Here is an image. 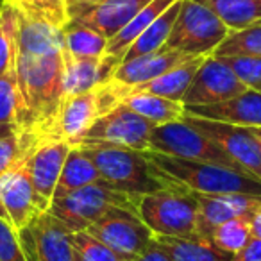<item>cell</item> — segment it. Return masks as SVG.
<instances>
[{"instance_id":"3957f363","label":"cell","mask_w":261,"mask_h":261,"mask_svg":"<svg viewBox=\"0 0 261 261\" xmlns=\"http://www.w3.org/2000/svg\"><path fill=\"white\" fill-rule=\"evenodd\" d=\"M83 149L98 168L102 181L113 190L142 197L147 193L161 192V190L181 188V186L170 185L158 175L145 150L100 145H86Z\"/></svg>"},{"instance_id":"5b68a950","label":"cell","mask_w":261,"mask_h":261,"mask_svg":"<svg viewBox=\"0 0 261 261\" xmlns=\"http://www.w3.org/2000/svg\"><path fill=\"white\" fill-rule=\"evenodd\" d=\"M138 217L154 236H197L199 200L186 188H168L147 193L138 200Z\"/></svg>"},{"instance_id":"d590c367","label":"cell","mask_w":261,"mask_h":261,"mask_svg":"<svg viewBox=\"0 0 261 261\" xmlns=\"http://www.w3.org/2000/svg\"><path fill=\"white\" fill-rule=\"evenodd\" d=\"M225 65L231 66L238 79L250 90H257L261 86V58L257 56H229L220 58Z\"/></svg>"},{"instance_id":"4dcf8cb0","label":"cell","mask_w":261,"mask_h":261,"mask_svg":"<svg viewBox=\"0 0 261 261\" xmlns=\"http://www.w3.org/2000/svg\"><path fill=\"white\" fill-rule=\"evenodd\" d=\"M250 238H252V232H250L249 215L224 222L211 234L213 245L229 256H234L236 252H240L249 243Z\"/></svg>"},{"instance_id":"d4e9b609","label":"cell","mask_w":261,"mask_h":261,"mask_svg":"<svg viewBox=\"0 0 261 261\" xmlns=\"http://www.w3.org/2000/svg\"><path fill=\"white\" fill-rule=\"evenodd\" d=\"M156 242L168 254L170 261H231V256L213 245L210 238L190 236V238H172L156 236Z\"/></svg>"},{"instance_id":"e575fe53","label":"cell","mask_w":261,"mask_h":261,"mask_svg":"<svg viewBox=\"0 0 261 261\" xmlns=\"http://www.w3.org/2000/svg\"><path fill=\"white\" fill-rule=\"evenodd\" d=\"M73 249L81 261H123L113 249L104 242L95 238L88 231H77L72 234Z\"/></svg>"},{"instance_id":"484cf974","label":"cell","mask_w":261,"mask_h":261,"mask_svg":"<svg viewBox=\"0 0 261 261\" xmlns=\"http://www.w3.org/2000/svg\"><path fill=\"white\" fill-rule=\"evenodd\" d=\"M98 182H104L102 175L98 172V168L95 167L93 161L90 160V156L86 154V150L83 147H72V150L66 156L56 193L72 192V190H79L90 185H98Z\"/></svg>"},{"instance_id":"ee69618b","label":"cell","mask_w":261,"mask_h":261,"mask_svg":"<svg viewBox=\"0 0 261 261\" xmlns=\"http://www.w3.org/2000/svg\"><path fill=\"white\" fill-rule=\"evenodd\" d=\"M257 91H261V86H259V88H257Z\"/></svg>"},{"instance_id":"603a6c76","label":"cell","mask_w":261,"mask_h":261,"mask_svg":"<svg viewBox=\"0 0 261 261\" xmlns=\"http://www.w3.org/2000/svg\"><path fill=\"white\" fill-rule=\"evenodd\" d=\"M175 2H179V0H150L149 4H147L135 18L130 20L118 34H115V36L108 41L106 56L122 61L125 52L129 50V47L133 45V41H135L150 23L156 22L170 6H174Z\"/></svg>"},{"instance_id":"d6a6232c","label":"cell","mask_w":261,"mask_h":261,"mask_svg":"<svg viewBox=\"0 0 261 261\" xmlns=\"http://www.w3.org/2000/svg\"><path fill=\"white\" fill-rule=\"evenodd\" d=\"M20 13L65 29L70 22L66 0H11Z\"/></svg>"},{"instance_id":"8d00e7d4","label":"cell","mask_w":261,"mask_h":261,"mask_svg":"<svg viewBox=\"0 0 261 261\" xmlns=\"http://www.w3.org/2000/svg\"><path fill=\"white\" fill-rule=\"evenodd\" d=\"M0 261H27L18 231L4 218H0Z\"/></svg>"},{"instance_id":"9c48e42d","label":"cell","mask_w":261,"mask_h":261,"mask_svg":"<svg viewBox=\"0 0 261 261\" xmlns=\"http://www.w3.org/2000/svg\"><path fill=\"white\" fill-rule=\"evenodd\" d=\"M154 123L140 116L127 106L120 104L97 120L77 147H125L135 150L150 149Z\"/></svg>"},{"instance_id":"4316f807","label":"cell","mask_w":261,"mask_h":261,"mask_svg":"<svg viewBox=\"0 0 261 261\" xmlns=\"http://www.w3.org/2000/svg\"><path fill=\"white\" fill-rule=\"evenodd\" d=\"M181 4H182V0L175 2L174 6H170V8L156 20V22L150 23V25L133 41V45H130L129 50L125 52L122 61L140 58V56H145V54H149V52H154V50H158V48L165 47L172 29H174V23H175V20H177L179 11H181Z\"/></svg>"},{"instance_id":"e0dca14e","label":"cell","mask_w":261,"mask_h":261,"mask_svg":"<svg viewBox=\"0 0 261 261\" xmlns=\"http://www.w3.org/2000/svg\"><path fill=\"white\" fill-rule=\"evenodd\" d=\"M150 0H102L95 6L70 9V22L93 27L111 40L130 20L135 18Z\"/></svg>"},{"instance_id":"f546056e","label":"cell","mask_w":261,"mask_h":261,"mask_svg":"<svg viewBox=\"0 0 261 261\" xmlns=\"http://www.w3.org/2000/svg\"><path fill=\"white\" fill-rule=\"evenodd\" d=\"M108 38L93 27L68 22L65 27V48L73 58H102L108 48Z\"/></svg>"},{"instance_id":"83f0119b","label":"cell","mask_w":261,"mask_h":261,"mask_svg":"<svg viewBox=\"0 0 261 261\" xmlns=\"http://www.w3.org/2000/svg\"><path fill=\"white\" fill-rule=\"evenodd\" d=\"M213 9L231 33L261 22V0H199Z\"/></svg>"},{"instance_id":"7bdbcfd3","label":"cell","mask_w":261,"mask_h":261,"mask_svg":"<svg viewBox=\"0 0 261 261\" xmlns=\"http://www.w3.org/2000/svg\"><path fill=\"white\" fill-rule=\"evenodd\" d=\"M2 2H4V0H0V6H2Z\"/></svg>"},{"instance_id":"cb8c5ba5","label":"cell","mask_w":261,"mask_h":261,"mask_svg":"<svg viewBox=\"0 0 261 261\" xmlns=\"http://www.w3.org/2000/svg\"><path fill=\"white\" fill-rule=\"evenodd\" d=\"M122 104L127 106L129 109H133L135 113H138L140 116L149 120L154 125L179 122L186 115V108L182 102L160 97V95L145 93V91L129 93L123 98Z\"/></svg>"},{"instance_id":"2e32d148","label":"cell","mask_w":261,"mask_h":261,"mask_svg":"<svg viewBox=\"0 0 261 261\" xmlns=\"http://www.w3.org/2000/svg\"><path fill=\"white\" fill-rule=\"evenodd\" d=\"M199 200V217H197V236L210 238L220 224L238 217H247L261 207V197L245 193H218L206 195L195 193Z\"/></svg>"},{"instance_id":"8992f818","label":"cell","mask_w":261,"mask_h":261,"mask_svg":"<svg viewBox=\"0 0 261 261\" xmlns=\"http://www.w3.org/2000/svg\"><path fill=\"white\" fill-rule=\"evenodd\" d=\"M229 33L225 23L206 4L199 0H182L167 47L186 56H213Z\"/></svg>"},{"instance_id":"44dd1931","label":"cell","mask_w":261,"mask_h":261,"mask_svg":"<svg viewBox=\"0 0 261 261\" xmlns=\"http://www.w3.org/2000/svg\"><path fill=\"white\" fill-rule=\"evenodd\" d=\"M207 58H210V56H192V58L181 61L179 65L172 66L170 70L161 73V75L156 77V79L127 90V95L138 93V91H145V93L160 95V97L182 102L190 84H192L193 77H195V73L199 72V68L202 66V63L206 61Z\"/></svg>"},{"instance_id":"60d3db41","label":"cell","mask_w":261,"mask_h":261,"mask_svg":"<svg viewBox=\"0 0 261 261\" xmlns=\"http://www.w3.org/2000/svg\"><path fill=\"white\" fill-rule=\"evenodd\" d=\"M102 2V0H66V8L70 9H75V8H86V6H95Z\"/></svg>"},{"instance_id":"836d02e7","label":"cell","mask_w":261,"mask_h":261,"mask_svg":"<svg viewBox=\"0 0 261 261\" xmlns=\"http://www.w3.org/2000/svg\"><path fill=\"white\" fill-rule=\"evenodd\" d=\"M38 142L40 140L31 133L2 136L0 138V177L13 167H16L20 161L27 160V156L36 147Z\"/></svg>"},{"instance_id":"f35d334b","label":"cell","mask_w":261,"mask_h":261,"mask_svg":"<svg viewBox=\"0 0 261 261\" xmlns=\"http://www.w3.org/2000/svg\"><path fill=\"white\" fill-rule=\"evenodd\" d=\"M135 261H170V257H168V254L161 249L160 243H158L156 238H154V242L147 247L145 252L140 254Z\"/></svg>"},{"instance_id":"f1b7e54d","label":"cell","mask_w":261,"mask_h":261,"mask_svg":"<svg viewBox=\"0 0 261 261\" xmlns=\"http://www.w3.org/2000/svg\"><path fill=\"white\" fill-rule=\"evenodd\" d=\"M18 58V9L11 0L0 6V77L16 70Z\"/></svg>"},{"instance_id":"52a82bcc","label":"cell","mask_w":261,"mask_h":261,"mask_svg":"<svg viewBox=\"0 0 261 261\" xmlns=\"http://www.w3.org/2000/svg\"><path fill=\"white\" fill-rule=\"evenodd\" d=\"M149 150L188 161L220 165V167H227L232 170L249 174L242 165H238L229 154H225L220 149V145H217L213 140L207 138L206 135H202L200 130H197L185 120L154 127L152 135H150Z\"/></svg>"},{"instance_id":"ab89813d","label":"cell","mask_w":261,"mask_h":261,"mask_svg":"<svg viewBox=\"0 0 261 261\" xmlns=\"http://www.w3.org/2000/svg\"><path fill=\"white\" fill-rule=\"evenodd\" d=\"M250 222V232H252V238L261 240V207H257L256 211L249 215Z\"/></svg>"},{"instance_id":"9a60e30c","label":"cell","mask_w":261,"mask_h":261,"mask_svg":"<svg viewBox=\"0 0 261 261\" xmlns=\"http://www.w3.org/2000/svg\"><path fill=\"white\" fill-rule=\"evenodd\" d=\"M0 206L4 211V220H8L18 232L29 227L31 222L41 213L27 160L20 161L0 177Z\"/></svg>"},{"instance_id":"ac0fdd59","label":"cell","mask_w":261,"mask_h":261,"mask_svg":"<svg viewBox=\"0 0 261 261\" xmlns=\"http://www.w3.org/2000/svg\"><path fill=\"white\" fill-rule=\"evenodd\" d=\"M188 58H192V56H186L182 52H177L165 45V47L158 48L154 52H149L145 56L127 59V61H120V65L116 66L115 73L111 77V83L116 84L122 90L123 98H125L127 90L156 79L161 73H165L172 66L179 65V63Z\"/></svg>"},{"instance_id":"f6af8a7d","label":"cell","mask_w":261,"mask_h":261,"mask_svg":"<svg viewBox=\"0 0 261 261\" xmlns=\"http://www.w3.org/2000/svg\"><path fill=\"white\" fill-rule=\"evenodd\" d=\"M75 261H81V259H79V257H77V259H75Z\"/></svg>"},{"instance_id":"6da1fadb","label":"cell","mask_w":261,"mask_h":261,"mask_svg":"<svg viewBox=\"0 0 261 261\" xmlns=\"http://www.w3.org/2000/svg\"><path fill=\"white\" fill-rule=\"evenodd\" d=\"M16 77L38 140L52 138L65 95V29L18 11Z\"/></svg>"},{"instance_id":"7402d4cb","label":"cell","mask_w":261,"mask_h":261,"mask_svg":"<svg viewBox=\"0 0 261 261\" xmlns=\"http://www.w3.org/2000/svg\"><path fill=\"white\" fill-rule=\"evenodd\" d=\"M29 130V115L16 70L0 77V138Z\"/></svg>"},{"instance_id":"5bb4252c","label":"cell","mask_w":261,"mask_h":261,"mask_svg":"<svg viewBox=\"0 0 261 261\" xmlns=\"http://www.w3.org/2000/svg\"><path fill=\"white\" fill-rule=\"evenodd\" d=\"M72 145L65 140L47 138L40 140L29 158H27V168H29L31 179H33L34 193H36L38 206L41 213H47L52 204V197L58 188L59 177H61L63 167Z\"/></svg>"},{"instance_id":"b9f144b4","label":"cell","mask_w":261,"mask_h":261,"mask_svg":"<svg viewBox=\"0 0 261 261\" xmlns=\"http://www.w3.org/2000/svg\"><path fill=\"white\" fill-rule=\"evenodd\" d=\"M250 129H252L254 136H256V138L259 140V143H261V127H250Z\"/></svg>"},{"instance_id":"8fae6325","label":"cell","mask_w":261,"mask_h":261,"mask_svg":"<svg viewBox=\"0 0 261 261\" xmlns=\"http://www.w3.org/2000/svg\"><path fill=\"white\" fill-rule=\"evenodd\" d=\"M72 234L73 232L48 211L40 213L29 227L18 232L27 261H75Z\"/></svg>"},{"instance_id":"4fadbf2b","label":"cell","mask_w":261,"mask_h":261,"mask_svg":"<svg viewBox=\"0 0 261 261\" xmlns=\"http://www.w3.org/2000/svg\"><path fill=\"white\" fill-rule=\"evenodd\" d=\"M247 90L249 88L238 79L231 66L225 65L220 58L210 56L193 77L182 98V104L185 108L220 104V102L231 100Z\"/></svg>"},{"instance_id":"ba28073f","label":"cell","mask_w":261,"mask_h":261,"mask_svg":"<svg viewBox=\"0 0 261 261\" xmlns=\"http://www.w3.org/2000/svg\"><path fill=\"white\" fill-rule=\"evenodd\" d=\"M122 102V90L111 81L86 93L68 97L58 116L52 138L65 140L72 147H77L91 125Z\"/></svg>"},{"instance_id":"7a4b0ae2","label":"cell","mask_w":261,"mask_h":261,"mask_svg":"<svg viewBox=\"0 0 261 261\" xmlns=\"http://www.w3.org/2000/svg\"><path fill=\"white\" fill-rule=\"evenodd\" d=\"M145 154L161 179L193 193H245L261 197V179L250 174L213 163L165 156L152 150H145Z\"/></svg>"},{"instance_id":"30bf717a","label":"cell","mask_w":261,"mask_h":261,"mask_svg":"<svg viewBox=\"0 0 261 261\" xmlns=\"http://www.w3.org/2000/svg\"><path fill=\"white\" fill-rule=\"evenodd\" d=\"M88 232L104 242L123 261H135L156 238L138 215L120 207L104 215L88 229Z\"/></svg>"},{"instance_id":"277c9868","label":"cell","mask_w":261,"mask_h":261,"mask_svg":"<svg viewBox=\"0 0 261 261\" xmlns=\"http://www.w3.org/2000/svg\"><path fill=\"white\" fill-rule=\"evenodd\" d=\"M138 195H129L113 190L106 182H98L72 192L54 193L48 213L61 220L72 232H77L88 231L115 207L138 215Z\"/></svg>"},{"instance_id":"ffe728a7","label":"cell","mask_w":261,"mask_h":261,"mask_svg":"<svg viewBox=\"0 0 261 261\" xmlns=\"http://www.w3.org/2000/svg\"><path fill=\"white\" fill-rule=\"evenodd\" d=\"M120 59L102 56V58H73L65 48V95L86 93L90 90L109 83Z\"/></svg>"},{"instance_id":"7c38bea8","label":"cell","mask_w":261,"mask_h":261,"mask_svg":"<svg viewBox=\"0 0 261 261\" xmlns=\"http://www.w3.org/2000/svg\"><path fill=\"white\" fill-rule=\"evenodd\" d=\"M185 122L200 130L202 135L213 140L225 154L232 158L238 165H242L249 174L261 179V143L254 136L250 127L231 125V123L215 122V120L199 118L186 113Z\"/></svg>"},{"instance_id":"d6986e66","label":"cell","mask_w":261,"mask_h":261,"mask_svg":"<svg viewBox=\"0 0 261 261\" xmlns=\"http://www.w3.org/2000/svg\"><path fill=\"white\" fill-rule=\"evenodd\" d=\"M186 113L199 118L231 123L240 127H261V91L247 90L231 100L213 106H193Z\"/></svg>"},{"instance_id":"74e56055","label":"cell","mask_w":261,"mask_h":261,"mask_svg":"<svg viewBox=\"0 0 261 261\" xmlns=\"http://www.w3.org/2000/svg\"><path fill=\"white\" fill-rule=\"evenodd\" d=\"M231 261H261V240L250 238L240 252L231 256Z\"/></svg>"},{"instance_id":"1f68e13d","label":"cell","mask_w":261,"mask_h":261,"mask_svg":"<svg viewBox=\"0 0 261 261\" xmlns=\"http://www.w3.org/2000/svg\"><path fill=\"white\" fill-rule=\"evenodd\" d=\"M215 58H229V56H257L261 58V22L242 31L229 33L213 52Z\"/></svg>"}]
</instances>
